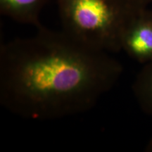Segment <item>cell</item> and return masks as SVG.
Segmentation results:
<instances>
[{"instance_id":"1","label":"cell","mask_w":152,"mask_h":152,"mask_svg":"<svg viewBox=\"0 0 152 152\" xmlns=\"http://www.w3.org/2000/svg\"><path fill=\"white\" fill-rule=\"evenodd\" d=\"M0 47V104L24 118L45 121L92 109L118 80L122 64L110 53L78 42L63 30Z\"/></svg>"},{"instance_id":"2","label":"cell","mask_w":152,"mask_h":152,"mask_svg":"<svg viewBox=\"0 0 152 152\" xmlns=\"http://www.w3.org/2000/svg\"><path fill=\"white\" fill-rule=\"evenodd\" d=\"M57 4L66 35L96 50H121V30L135 10L124 0H57Z\"/></svg>"},{"instance_id":"3","label":"cell","mask_w":152,"mask_h":152,"mask_svg":"<svg viewBox=\"0 0 152 152\" xmlns=\"http://www.w3.org/2000/svg\"><path fill=\"white\" fill-rule=\"evenodd\" d=\"M120 45L140 64L152 61V11L147 7L132 11L121 30Z\"/></svg>"},{"instance_id":"4","label":"cell","mask_w":152,"mask_h":152,"mask_svg":"<svg viewBox=\"0 0 152 152\" xmlns=\"http://www.w3.org/2000/svg\"><path fill=\"white\" fill-rule=\"evenodd\" d=\"M48 0H0L1 14L23 24L39 28V15Z\"/></svg>"},{"instance_id":"5","label":"cell","mask_w":152,"mask_h":152,"mask_svg":"<svg viewBox=\"0 0 152 152\" xmlns=\"http://www.w3.org/2000/svg\"><path fill=\"white\" fill-rule=\"evenodd\" d=\"M132 90L140 107L152 116V61L144 64L134 80Z\"/></svg>"},{"instance_id":"6","label":"cell","mask_w":152,"mask_h":152,"mask_svg":"<svg viewBox=\"0 0 152 152\" xmlns=\"http://www.w3.org/2000/svg\"><path fill=\"white\" fill-rule=\"evenodd\" d=\"M124 1L131 8L134 9L145 8L152 2V0H124Z\"/></svg>"},{"instance_id":"7","label":"cell","mask_w":152,"mask_h":152,"mask_svg":"<svg viewBox=\"0 0 152 152\" xmlns=\"http://www.w3.org/2000/svg\"><path fill=\"white\" fill-rule=\"evenodd\" d=\"M146 151L149 152H152V137L150 139L149 142H148L147 147H146Z\"/></svg>"}]
</instances>
